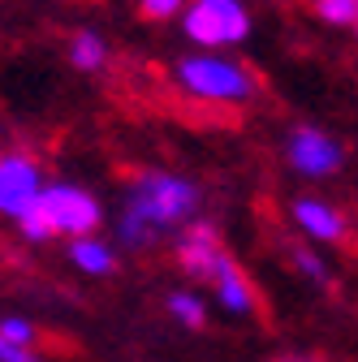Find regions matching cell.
<instances>
[{
	"instance_id": "cell-4",
	"label": "cell",
	"mask_w": 358,
	"mask_h": 362,
	"mask_svg": "<svg viewBox=\"0 0 358 362\" xmlns=\"http://www.w3.org/2000/svg\"><path fill=\"white\" fill-rule=\"evenodd\" d=\"M35 203H39L43 220H48L52 238H61V233H65V238H91V233L100 229V220H104L100 199H96L91 190H82V186H69V181L43 186Z\"/></svg>"
},
{
	"instance_id": "cell-15",
	"label": "cell",
	"mask_w": 358,
	"mask_h": 362,
	"mask_svg": "<svg viewBox=\"0 0 358 362\" xmlns=\"http://www.w3.org/2000/svg\"><path fill=\"white\" fill-rule=\"evenodd\" d=\"M0 337H5L9 345H18V349H26V345L35 341V328L22 324V320H5V324H0Z\"/></svg>"
},
{
	"instance_id": "cell-6",
	"label": "cell",
	"mask_w": 358,
	"mask_h": 362,
	"mask_svg": "<svg viewBox=\"0 0 358 362\" xmlns=\"http://www.w3.org/2000/svg\"><path fill=\"white\" fill-rule=\"evenodd\" d=\"M43 190L39 177V160L26 151H0V211L5 216H22Z\"/></svg>"
},
{
	"instance_id": "cell-7",
	"label": "cell",
	"mask_w": 358,
	"mask_h": 362,
	"mask_svg": "<svg viewBox=\"0 0 358 362\" xmlns=\"http://www.w3.org/2000/svg\"><path fill=\"white\" fill-rule=\"evenodd\" d=\"M220 255H225V246H220L212 224H190L186 238L177 242V263H182V272L195 281H207V285H212V272H216Z\"/></svg>"
},
{
	"instance_id": "cell-2",
	"label": "cell",
	"mask_w": 358,
	"mask_h": 362,
	"mask_svg": "<svg viewBox=\"0 0 358 362\" xmlns=\"http://www.w3.org/2000/svg\"><path fill=\"white\" fill-rule=\"evenodd\" d=\"M173 82L186 90L190 100H203V104H220V108H242L255 100V74L225 57V52H186L173 61Z\"/></svg>"
},
{
	"instance_id": "cell-13",
	"label": "cell",
	"mask_w": 358,
	"mask_h": 362,
	"mask_svg": "<svg viewBox=\"0 0 358 362\" xmlns=\"http://www.w3.org/2000/svg\"><path fill=\"white\" fill-rule=\"evenodd\" d=\"M168 306H173L177 320L190 324L195 332H199V328H207V310H203V302H199V298H190V293H173V298H168Z\"/></svg>"
},
{
	"instance_id": "cell-8",
	"label": "cell",
	"mask_w": 358,
	"mask_h": 362,
	"mask_svg": "<svg viewBox=\"0 0 358 362\" xmlns=\"http://www.w3.org/2000/svg\"><path fill=\"white\" fill-rule=\"evenodd\" d=\"M294 224L306 233V238H316V242H345V216L333 207V203H324V199H298L294 203Z\"/></svg>"
},
{
	"instance_id": "cell-16",
	"label": "cell",
	"mask_w": 358,
	"mask_h": 362,
	"mask_svg": "<svg viewBox=\"0 0 358 362\" xmlns=\"http://www.w3.org/2000/svg\"><path fill=\"white\" fill-rule=\"evenodd\" d=\"M294 263H298V267L306 272L311 281H324V276H328V272H324V263H320L316 255H311V250H294Z\"/></svg>"
},
{
	"instance_id": "cell-3",
	"label": "cell",
	"mask_w": 358,
	"mask_h": 362,
	"mask_svg": "<svg viewBox=\"0 0 358 362\" xmlns=\"http://www.w3.org/2000/svg\"><path fill=\"white\" fill-rule=\"evenodd\" d=\"M182 30L199 52H225L250 35V9L242 0H190L182 9Z\"/></svg>"
},
{
	"instance_id": "cell-5",
	"label": "cell",
	"mask_w": 358,
	"mask_h": 362,
	"mask_svg": "<svg viewBox=\"0 0 358 362\" xmlns=\"http://www.w3.org/2000/svg\"><path fill=\"white\" fill-rule=\"evenodd\" d=\"M285 160L302 173V177H328L341 168L345 151L341 143L333 139L328 129H316V125H298L289 134V143H285Z\"/></svg>"
},
{
	"instance_id": "cell-17",
	"label": "cell",
	"mask_w": 358,
	"mask_h": 362,
	"mask_svg": "<svg viewBox=\"0 0 358 362\" xmlns=\"http://www.w3.org/2000/svg\"><path fill=\"white\" fill-rule=\"evenodd\" d=\"M0 362H39L30 349H18V345H9L5 337H0Z\"/></svg>"
},
{
	"instance_id": "cell-19",
	"label": "cell",
	"mask_w": 358,
	"mask_h": 362,
	"mask_svg": "<svg viewBox=\"0 0 358 362\" xmlns=\"http://www.w3.org/2000/svg\"><path fill=\"white\" fill-rule=\"evenodd\" d=\"M354 35H358V18H354Z\"/></svg>"
},
{
	"instance_id": "cell-9",
	"label": "cell",
	"mask_w": 358,
	"mask_h": 362,
	"mask_svg": "<svg viewBox=\"0 0 358 362\" xmlns=\"http://www.w3.org/2000/svg\"><path fill=\"white\" fill-rule=\"evenodd\" d=\"M212 285H216L220 302H225L229 310H238V315H246V310H259V293H255L250 276H246V272L233 263V255H229V250L220 255V263H216V272H212Z\"/></svg>"
},
{
	"instance_id": "cell-1",
	"label": "cell",
	"mask_w": 358,
	"mask_h": 362,
	"mask_svg": "<svg viewBox=\"0 0 358 362\" xmlns=\"http://www.w3.org/2000/svg\"><path fill=\"white\" fill-rule=\"evenodd\" d=\"M199 207V186L190 177L143 168L129 181V203L121 211V238L129 246H151L164 229L190 220Z\"/></svg>"
},
{
	"instance_id": "cell-10",
	"label": "cell",
	"mask_w": 358,
	"mask_h": 362,
	"mask_svg": "<svg viewBox=\"0 0 358 362\" xmlns=\"http://www.w3.org/2000/svg\"><path fill=\"white\" fill-rule=\"evenodd\" d=\"M69 65L78 74H100L108 65V39L100 30H78L69 39Z\"/></svg>"
},
{
	"instance_id": "cell-12",
	"label": "cell",
	"mask_w": 358,
	"mask_h": 362,
	"mask_svg": "<svg viewBox=\"0 0 358 362\" xmlns=\"http://www.w3.org/2000/svg\"><path fill=\"white\" fill-rule=\"evenodd\" d=\"M311 9H316V18L328 22V26H354L358 0H311Z\"/></svg>"
},
{
	"instance_id": "cell-18",
	"label": "cell",
	"mask_w": 358,
	"mask_h": 362,
	"mask_svg": "<svg viewBox=\"0 0 358 362\" xmlns=\"http://www.w3.org/2000/svg\"><path fill=\"white\" fill-rule=\"evenodd\" d=\"M272 362H328V358H320V354H281Z\"/></svg>"
},
{
	"instance_id": "cell-14",
	"label": "cell",
	"mask_w": 358,
	"mask_h": 362,
	"mask_svg": "<svg viewBox=\"0 0 358 362\" xmlns=\"http://www.w3.org/2000/svg\"><path fill=\"white\" fill-rule=\"evenodd\" d=\"M182 9H186V0H139V13L147 22H168V18H177Z\"/></svg>"
},
{
	"instance_id": "cell-11",
	"label": "cell",
	"mask_w": 358,
	"mask_h": 362,
	"mask_svg": "<svg viewBox=\"0 0 358 362\" xmlns=\"http://www.w3.org/2000/svg\"><path fill=\"white\" fill-rule=\"evenodd\" d=\"M69 259L78 263V272H91V276H104V272H112V267H117L112 246H104V242H96V238H74Z\"/></svg>"
}]
</instances>
